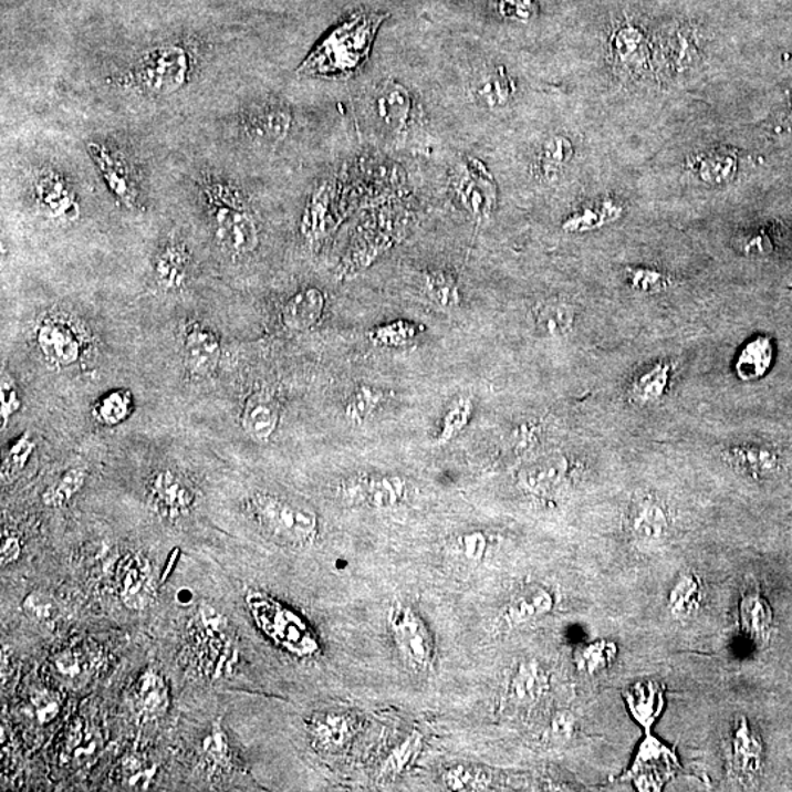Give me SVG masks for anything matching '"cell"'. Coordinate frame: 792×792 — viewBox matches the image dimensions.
Wrapping results in <instances>:
<instances>
[{
    "label": "cell",
    "instance_id": "cell-17",
    "mask_svg": "<svg viewBox=\"0 0 792 792\" xmlns=\"http://www.w3.org/2000/svg\"><path fill=\"white\" fill-rule=\"evenodd\" d=\"M40 353L55 366L67 367L76 363L81 354V341L67 323L49 319L35 332Z\"/></svg>",
    "mask_w": 792,
    "mask_h": 792
},
{
    "label": "cell",
    "instance_id": "cell-13",
    "mask_svg": "<svg viewBox=\"0 0 792 792\" xmlns=\"http://www.w3.org/2000/svg\"><path fill=\"white\" fill-rule=\"evenodd\" d=\"M147 502L157 515L175 523L191 514L196 506V493L177 472L164 470L153 476L148 483Z\"/></svg>",
    "mask_w": 792,
    "mask_h": 792
},
{
    "label": "cell",
    "instance_id": "cell-50",
    "mask_svg": "<svg viewBox=\"0 0 792 792\" xmlns=\"http://www.w3.org/2000/svg\"><path fill=\"white\" fill-rule=\"evenodd\" d=\"M737 247L742 254L751 256V258L759 256L760 258V256L771 254L775 250V236L768 228L753 229L738 238Z\"/></svg>",
    "mask_w": 792,
    "mask_h": 792
},
{
    "label": "cell",
    "instance_id": "cell-42",
    "mask_svg": "<svg viewBox=\"0 0 792 792\" xmlns=\"http://www.w3.org/2000/svg\"><path fill=\"white\" fill-rule=\"evenodd\" d=\"M535 326L548 336H562L574 325L575 313L570 304L546 301L534 310Z\"/></svg>",
    "mask_w": 792,
    "mask_h": 792
},
{
    "label": "cell",
    "instance_id": "cell-22",
    "mask_svg": "<svg viewBox=\"0 0 792 792\" xmlns=\"http://www.w3.org/2000/svg\"><path fill=\"white\" fill-rule=\"evenodd\" d=\"M294 116L282 103H265L254 107L244 118V128L251 138L264 143H281L291 133Z\"/></svg>",
    "mask_w": 792,
    "mask_h": 792
},
{
    "label": "cell",
    "instance_id": "cell-48",
    "mask_svg": "<svg viewBox=\"0 0 792 792\" xmlns=\"http://www.w3.org/2000/svg\"><path fill=\"white\" fill-rule=\"evenodd\" d=\"M471 413V399L467 398V396L458 398L456 403L449 407L448 411L445 413L436 444H448L449 440H452L456 436L460 435L463 427H466L468 421H470Z\"/></svg>",
    "mask_w": 792,
    "mask_h": 792
},
{
    "label": "cell",
    "instance_id": "cell-15",
    "mask_svg": "<svg viewBox=\"0 0 792 792\" xmlns=\"http://www.w3.org/2000/svg\"><path fill=\"white\" fill-rule=\"evenodd\" d=\"M652 56V42L646 31L624 21L609 35V60L619 75L636 76L645 72Z\"/></svg>",
    "mask_w": 792,
    "mask_h": 792
},
{
    "label": "cell",
    "instance_id": "cell-51",
    "mask_svg": "<svg viewBox=\"0 0 792 792\" xmlns=\"http://www.w3.org/2000/svg\"><path fill=\"white\" fill-rule=\"evenodd\" d=\"M627 279L634 290L645 294L664 291L670 285V279L665 273L650 268H629Z\"/></svg>",
    "mask_w": 792,
    "mask_h": 792
},
{
    "label": "cell",
    "instance_id": "cell-43",
    "mask_svg": "<svg viewBox=\"0 0 792 792\" xmlns=\"http://www.w3.org/2000/svg\"><path fill=\"white\" fill-rule=\"evenodd\" d=\"M134 409L132 393L127 389L111 390L94 405L93 414L103 426L115 427L127 420Z\"/></svg>",
    "mask_w": 792,
    "mask_h": 792
},
{
    "label": "cell",
    "instance_id": "cell-53",
    "mask_svg": "<svg viewBox=\"0 0 792 792\" xmlns=\"http://www.w3.org/2000/svg\"><path fill=\"white\" fill-rule=\"evenodd\" d=\"M457 544L463 560L471 564H480L488 555L490 542L483 531L476 530L463 533Z\"/></svg>",
    "mask_w": 792,
    "mask_h": 792
},
{
    "label": "cell",
    "instance_id": "cell-46",
    "mask_svg": "<svg viewBox=\"0 0 792 792\" xmlns=\"http://www.w3.org/2000/svg\"><path fill=\"white\" fill-rule=\"evenodd\" d=\"M87 479V472L83 468L74 467L65 471L61 479L46 489L43 493L44 506L51 508H62L83 489Z\"/></svg>",
    "mask_w": 792,
    "mask_h": 792
},
{
    "label": "cell",
    "instance_id": "cell-16",
    "mask_svg": "<svg viewBox=\"0 0 792 792\" xmlns=\"http://www.w3.org/2000/svg\"><path fill=\"white\" fill-rule=\"evenodd\" d=\"M624 525L629 538L637 542H659L668 538L673 528V517L668 507L658 498L638 497L629 503Z\"/></svg>",
    "mask_w": 792,
    "mask_h": 792
},
{
    "label": "cell",
    "instance_id": "cell-37",
    "mask_svg": "<svg viewBox=\"0 0 792 792\" xmlns=\"http://www.w3.org/2000/svg\"><path fill=\"white\" fill-rule=\"evenodd\" d=\"M574 156V144L566 135H552L540 148L538 169L540 177L553 181L564 173Z\"/></svg>",
    "mask_w": 792,
    "mask_h": 792
},
{
    "label": "cell",
    "instance_id": "cell-58",
    "mask_svg": "<svg viewBox=\"0 0 792 792\" xmlns=\"http://www.w3.org/2000/svg\"><path fill=\"white\" fill-rule=\"evenodd\" d=\"M35 444L29 431L15 440L8 452V466L13 468H24L29 462L31 454L34 452Z\"/></svg>",
    "mask_w": 792,
    "mask_h": 792
},
{
    "label": "cell",
    "instance_id": "cell-5",
    "mask_svg": "<svg viewBox=\"0 0 792 792\" xmlns=\"http://www.w3.org/2000/svg\"><path fill=\"white\" fill-rule=\"evenodd\" d=\"M246 601L256 624L279 647L299 656L316 654V637L299 615L258 592L247 594Z\"/></svg>",
    "mask_w": 792,
    "mask_h": 792
},
{
    "label": "cell",
    "instance_id": "cell-28",
    "mask_svg": "<svg viewBox=\"0 0 792 792\" xmlns=\"http://www.w3.org/2000/svg\"><path fill=\"white\" fill-rule=\"evenodd\" d=\"M553 606H555V597L551 591L544 587H530L508 602L502 619L508 627H520L551 614Z\"/></svg>",
    "mask_w": 792,
    "mask_h": 792
},
{
    "label": "cell",
    "instance_id": "cell-20",
    "mask_svg": "<svg viewBox=\"0 0 792 792\" xmlns=\"http://www.w3.org/2000/svg\"><path fill=\"white\" fill-rule=\"evenodd\" d=\"M569 472V460L560 454H552L525 463L520 471L519 481L525 492L543 497L560 489L565 483Z\"/></svg>",
    "mask_w": 792,
    "mask_h": 792
},
{
    "label": "cell",
    "instance_id": "cell-10",
    "mask_svg": "<svg viewBox=\"0 0 792 792\" xmlns=\"http://www.w3.org/2000/svg\"><path fill=\"white\" fill-rule=\"evenodd\" d=\"M31 186L35 202L53 222L67 225L80 218L79 196L74 186L60 170L40 169Z\"/></svg>",
    "mask_w": 792,
    "mask_h": 792
},
{
    "label": "cell",
    "instance_id": "cell-61",
    "mask_svg": "<svg viewBox=\"0 0 792 792\" xmlns=\"http://www.w3.org/2000/svg\"><path fill=\"white\" fill-rule=\"evenodd\" d=\"M22 553L21 540L18 535H3L0 548V564L8 566L20 560Z\"/></svg>",
    "mask_w": 792,
    "mask_h": 792
},
{
    "label": "cell",
    "instance_id": "cell-4",
    "mask_svg": "<svg viewBox=\"0 0 792 792\" xmlns=\"http://www.w3.org/2000/svg\"><path fill=\"white\" fill-rule=\"evenodd\" d=\"M192 55L181 43H165L144 53L127 74V83L148 96H170L191 79Z\"/></svg>",
    "mask_w": 792,
    "mask_h": 792
},
{
    "label": "cell",
    "instance_id": "cell-7",
    "mask_svg": "<svg viewBox=\"0 0 792 792\" xmlns=\"http://www.w3.org/2000/svg\"><path fill=\"white\" fill-rule=\"evenodd\" d=\"M451 187L457 201L472 219L486 220L493 213L498 188L483 161L462 157L452 170Z\"/></svg>",
    "mask_w": 792,
    "mask_h": 792
},
{
    "label": "cell",
    "instance_id": "cell-31",
    "mask_svg": "<svg viewBox=\"0 0 792 792\" xmlns=\"http://www.w3.org/2000/svg\"><path fill=\"white\" fill-rule=\"evenodd\" d=\"M188 265H190V256L186 247L169 242L157 253L153 263L157 285L168 292L183 290L188 278Z\"/></svg>",
    "mask_w": 792,
    "mask_h": 792
},
{
    "label": "cell",
    "instance_id": "cell-36",
    "mask_svg": "<svg viewBox=\"0 0 792 792\" xmlns=\"http://www.w3.org/2000/svg\"><path fill=\"white\" fill-rule=\"evenodd\" d=\"M309 732L317 749L335 751L348 742L353 726L345 715H317L310 722Z\"/></svg>",
    "mask_w": 792,
    "mask_h": 792
},
{
    "label": "cell",
    "instance_id": "cell-44",
    "mask_svg": "<svg viewBox=\"0 0 792 792\" xmlns=\"http://www.w3.org/2000/svg\"><path fill=\"white\" fill-rule=\"evenodd\" d=\"M423 746V736L418 731H413L400 744L396 746L382 764L379 777L382 780H393V778L403 775L420 754Z\"/></svg>",
    "mask_w": 792,
    "mask_h": 792
},
{
    "label": "cell",
    "instance_id": "cell-29",
    "mask_svg": "<svg viewBox=\"0 0 792 792\" xmlns=\"http://www.w3.org/2000/svg\"><path fill=\"white\" fill-rule=\"evenodd\" d=\"M775 362V344L768 335L747 341L736 359V373L742 382H755L767 376Z\"/></svg>",
    "mask_w": 792,
    "mask_h": 792
},
{
    "label": "cell",
    "instance_id": "cell-60",
    "mask_svg": "<svg viewBox=\"0 0 792 792\" xmlns=\"http://www.w3.org/2000/svg\"><path fill=\"white\" fill-rule=\"evenodd\" d=\"M575 727L574 717L571 713L561 712L552 719L549 737L555 741H569L573 737Z\"/></svg>",
    "mask_w": 792,
    "mask_h": 792
},
{
    "label": "cell",
    "instance_id": "cell-30",
    "mask_svg": "<svg viewBox=\"0 0 792 792\" xmlns=\"http://www.w3.org/2000/svg\"><path fill=\"white\" fill-rule=\"evenodd\" d=\"M706 588L704 580L695 571H686L675 580L666 598L670 616L675 619H688L699 614L704 606Z\"/></svg>",
    "mask_w": 792,
    "mask_h": 792
},
{
    "label": "cell",
    "instance_id": "cell-64",
    "mask_svg": "<svg viewBox=\"0 0 792 792\" xmlns=\"http://www.w3.org/2000/svg\"><path fill=\"white\" fill-rule=\"evenodd\" d=\"M789 123H792V107H791V112H790Z\"/></svg>",
    "mask_w": 792,
    "mask_h": 792
},
{
    "label": "cell",
    "instance_id": "cell-59",
    "mask_svg": "<svg viewBox=\"0 0 792 792\" xmlns=\"http://www.w3.org/2000/svg\"><path fill=\"white\" fill-rule=\"evenodd\" d=\"M33 705L40 723H49L60 713V704L49 692H39L38 696H34Z\"/></svg>",
    "mask_w": 792,
    "mask_h": 792
},
{
    "label": "cell",
    "instance_id": "cell-47",
    "mask_svg": "<svg viewBox=\"0 0 792 792\" xmlns=\"http://www.w3.org/2000/svg\"><path fill=\"white\" fill-rule=\"evenodd\" d=\"M442 782L449 791H486L489 790L490 777L480 769L458 764L444 772Z\"/></svg>",
    "mask_w": 792,
    "mask_h": 792
},
{
    "label": "cell",
    "instance_id": "cell-18",
    "mask_svg": "<svg viewBox=\"0 0 792 792\" xmlns=\"http://www.w3.org/2000/svg\"><path fill=\"white\" fill-rule=\"evenodd\" d=\"M623 697L634 721L645 729L646 733H650L665 709L664 686L655 679H640L629 684L623 691Z\"/></svg>",
    "mask_w": 792,
    "mask_h": 792
},
{
    "label": "cell",
    "instance_id": "cell-52",
    "mask_svg": "<svg viewBox=\"0 0 792 792\" xmlns=\"http://www.w3.org/2000/svg\"><path fill=\"white\" fill-rule=\"evenodd\" d=\"M499 17L511 22H530L539 15V0H497Z\"/></svg>",
    "mask_w": 792,
    "mask_h": 792
},
{
    "label": "cell",
    "instance_id": "cell-32",
    "mask_svg": "<svg viewBox=\"0 0 792 792\" xmlns=\"http://www.w3.org/2000/svg\"><path fill=\"white\" fill-rule=\"evenodd\" d=\"M738 623L750 640L764 643L771 636L773 612L767 598L759 592H747L740 602Z\"/></svg>",
    "mask_w": 792,
    "mask_h": 792
},
{
    "label": "cell",
    "instance_id": "cell-19",
    "mask_svg": "<svg viewBox=\"0 0 792 792\" xmlns=\"http://www.w3.org/2000/svg\"><path fill=\"white\" fill-rule=\"evenodd\" d=\"M414 110V98L405 85L395 80L385 81L377 88L375 111L382 125L399 134L407 129Z\"/></svg>",
    "mask_w": 792,
    "mask_h": 792
},
{
    "label": "cell",
    "instance_id": "cell-57",
    "mask_svg": "<svg viewBox=\"0 0 792 792\" xmlns=\"http://www.w3.org/2000/svg\"><path fill=\"white\" fill-rule=\"evenodd\" d=\"M202 751L216 764H225L229 760V746L227 737L220 727H215L210 736L202 742Z\"/></svg>",
    "mask_w": 792,
    "mask_h": 792
},
{
    "label": "cell",
    "instance_id": "cell-23",
    "mask_svg": "<svg viewBox=\"0 0 792 792\" xmlns=\"http://www.w3.org/2000/svg\"><path fill=\"white\" fill-rule=\"evenodd\" d=\"M279 414L277 399L265 390H256L242 408L241 427L250 438L268 442L278 429Z\"/></svg>",
    "mask_w": 792,
    "mask_h": 792
},
{
    "label": "cell",
    "instance_id": "cell-40",
    "mask_svg": "<svg viewBox=\"0 0 792 792\" xmlns=\"http://www.w3.org/2000/svg\"><path fill=\"white\" fill-rule=\"evenodd\" d=\"M616 656H618V645L615 642L601 638V640H594L579 647L574 652V665L580 673L592 677V675L609 669L616 660Z\"/></svg>",
    "mask_w": 792,
    "mask_h": 792
},
{
    "label": "cell",
    "instance_id": "cell-35",
    "mask_svg": "<svg viewBox=\"0 0 792 792\" xmlns=\"http://www.w3.org/2000/svg\"><path fill=\"white\" fill-rule=\"evenodd\" d=\"M134 697L135 706L143 717L159 718L168 712L169 688L166 686L165 679L155 670L148 669L138 678Z\"/></svg>",
    "mask_w": 792,
    "mask_h": 792
},
{
    "label": "cell",
    "instance_id": "cell-12",
    "mask_svg": "<svg viewBox=\"0 0 792 792\" xmlns=\"http://www.w3.org/2000/svg\"><path fill=\"white\" fill-rule=\"evenodd\" d=\"M763 742L746 717H736L728 732L729 767L741 784H753L763 771Z\"/></svg>",
    "mask_w": 792,
    "mask_h": 792
},
{
    "label": "cell",
    "instance_id": "cell-55",
    "mask_svg": "<svg viewBox=\"0 0 792 792\" xmlns=\"http://www.w3.org/2000/svg\"><path fill=\"white\" fill-rule=\"evenodd\" d=\"M417 327L407 322H395L371 332V340L381 345H403L417 335Z\"/></svg>",
    "mask_w": 792,
    "mask_h": 792
},
{
    "label": "cell",
    "instance_id": "cell-6",
    "mask_svg": "<svg viewBox=\"0 0 792 792\" xmlns=\"http://www.w3.org/2000/svg\"><path fill=\"white\" fill-rule=\"evenodd\" d=\"M388 628L396 652L405 666L427 673L435 660L434 637L421 616L405 603L395 602L388 611Z\"/></svg>",
    "mask_w": 792,
    "mask_h": 792
},
{
    "label": "cell",
    "instance_id": "cell-11",
    "mask_svg": "<svg viewBox=\"0 0 792 792\" xmlns=\"http://www.w3.org/2000/svg\"><path fill=\"white\" fill-rule=\"evenodd\" d=\"M87 152L103 183L116 200L128 209H134L138 201L137 179L124 153L103 142H88Z\"/></svg>",
    "mask_w": 792,
    "mask_h": 792
},
{
    "label": "cell",
    "instance_id": "cell-63",
    "mask_svg": "<svg viewBox=\"0 0 792 792\" xmlns=\"http://www.w3.org/2000/svg\"><path fill=\"white\" fill-rule=\"evenodd\" d=\"M192 598H195V594H192L191 591H188V588H183V591L177 593V601L178 603H181V605H188V603L192 602Z\"/></svg>",
    "mask_w": 792,
    "mask_h": 792
},
{
    "label": "cell",
    "instance_id": "cell-41",
    "mask_svg": "<svg viewBox=\"0 0 792 792\" xmlns=\"http://www.w3.org/2000/svg\"><path fill=\"white\" fill-rule=\"evenodd\" d=\"M425 291L431 303L440 309H456L461 303V291L456 274L444 269L425 274Z\"/></svg>",
    "mask_w": 792,
    "mask_h": 792
},
{
    "label": "cell",
    "instance_id": "cell-27",
    "mask_svg": "<svg viewBox=\"0 0 792 792\" xmlns=\"http://www.w3.org/2000/svg\"><path fill=\"white\" fill-rule=\"evenodd\" d=\"M325 295L319 288H303L283 304V325L295 332L312 330L321 321L325 312Z\"/></svg>",
    "mask_w": 792,
    "mask_h": 792
},
{
    "label": "cell",
    "instance_id": "cell-1",
    "mask_svg": "<svg viewBox=\"0 0 792 792\" xmlns=\"http://www.w3.org/2000/svg\"><path fill=\"white\" fill-rule=\"evenodd\" d=\"M388 17L389 13L358 9L342 18L305 58L300 74L321 79L355 74L366 64L377 31Z\"/></svg>",
    "mask_w": 792,
    "mask_h": 792
},
{
    "label": "cell",
    "instance_id": "cell-8",
    "mask_svg": "<svg viewBox=\"0 0 792 792\" xmlns=\"http://www.w3.org/2000/svg\"><path fill=\"white\" fill-rule=\"evenodd\" d=\"M678 771L677 753L652 733H646L627 778L638 791H661Z\"/></svg>",
    "mask_w": 792,
    "mask_h": 792
},
{
    "label": "cell",
    "instance_id": "cell-39",
    "mask_svg": "<svg viewBox=\"0 0 792 792\" xmlns=\"http://www.w3.org/2000/svg\"><path fill=\"white\" fill-rule=\"evenodd\" d=\"M669 379V364L664 362L655 364L634 379L629 394L638 404L658 403L668 393Z\"/></svg>",
    "mask_w": 792,
    "mask_h": 792
},
{
    "label": "cell",
    "instance_id": "cell-34",
    "mask_svg": "<svg viewBox=\"0 0 792 792\" xmlns=\"http://www.w3.org/2000/svg\"><path fill=\"white\" fill-rule=\"evenodd\" d=\"M699 33L690 25H678L664 39V55L670 70H688L700 60Z\"/></svg>",
    "mask_w": 792,
    "mask_h": 792
},
{
    "label": "cell",
    "instance_id": "cell-25",
    "mask_svg": "<svg viewBox=\"0 0 792 792\" xmlns=\"http://www.w3.org/2000/svg\"><path fill=\"white\" fill-rule=\"evenodd\" d=\"M726 460L738 472L755 480L775 476L782 468L780 452L754 444L729 448L726 452Z\"/></svg>",
    "mask_w": 792,
    "mask_h": 792
},
{
    "label": "cell",
    "instance_id": "cell-14",
    "mask_svg": "<svg viewBox=\"0 0 792 792\" xmlns=\"http://www.w3.org/2000/svg\"><path fill=\"white\" fill-rule=\"evenodd\" d=\"M121 602L132 611H144L156 601V582L150 561L143 553L128 552L116 569Z\"/></svg>",
    "mask_w": 792,
    "mask_h": 792
},
{
    "label": "cell",
    "instance_id": "cell-3",
    "mask_svg": "<svg viewBox=\"0 0 792 792\" xmlns=\"http://www.w3.org/2000/svg\"><path fill=\"white\" fill-rule=\"evenodd\" d=\"M247 512L265 535L285 546H310L317 539L316 512L299 503L272 493L256 492L247 501Z\"/></svg>",
    "mask_w": 792,
    "mask_h": 792
},
{
    "label": "cell",
    "instance_id": "cell-62",
    "mask_svg": "<svg viewBox=\"0 0 792 792\" xmlns=\"http://www.w3.org/2000/svg\"><path fill=\"white\" fill-rule=\"evenodd\" d=\"M56 666L66 677H75L80 673L79 659H76L75 655L67 654V652L56 659Z\"/></svg>",
    "mask_w": 792,
    "mask_h": 792
},
{
    "label": "cell",
    "instance_id": "cell-56",
    "mask_svg": "<svg viewBox=\"0 0 792 792\" xmlns=\"http://www.w3.org/2000/svg\"><path fill=\"white\" fill-rule=\"evenodd\" d=\"M20 408L21 398L15 381L3 372L2 381H0V420H2V427L8 425L9 418L20 411Z\"/></svg>",
    "mask_w": 792,
    "mask_h": 792
},
{
    "label": "cell",
    "instance_id": "cell-49",
    "mask_svg": "<svg viewBox=\"0 0 792 792\" xmlns=\"http://www.w3.org/2000/svg\"><path fill=\"white\" fill-rule=\"evenodd\" d=\"M330 184H323L310 198L308 210L303 220V231L310 238H316L323 232L326 223L327 207H330Z\"/></svg>",
    "mask_w": 792,
    "mask_h": 792
},
{
    "label": "cell",
    "instance_id": "cell-33",
    "mask_svg": "<svg viewBox=\"0 0 792 792\" xmlns=\"http://www.w3.org/2000/svg\"><path fill=\"white\" fill-rule=\"evenodd\" d=\"M623 213L624 207L619 202L612 198H605V200L588 202V205L580 207L565 219L562 229L570 233L596 231V229L616 222Z\"/></svg>",
    "mask_w": 792,
    "mask_h": 792
},
{
    "label": "cell",
    "instance_id": "cell-26",
    "mask_svg": "<svg viewBox=\"0 0 792 792\" xmlns=\"http://www.w3.org/2000/svg\"><path fill=\"white\" fill-rule=\"evenodd\" d=\"M517 85L507 67L497 65L479 72L471 83V94L477 105L486 110H499L514 97Z\"/></svg>",
    "mask_w": 792,
    "mask_h": 792
},
{
    "label": "cell",
    "instance_id": "cell-9",
    "mask_svg": "<svg viewBox=\"0 0 792 792\" xmlns=\"http://www.w3.org/2000/svg\"><path fill=\"white\" fill-rule=\"evenodd\" d=\"M340 493L350 506L390 510L405 501L408 483L399 476L364 475L345 480Z\"/></svg>",
    "mask_w": 792,
    "mask_h": 792
},
{
    "label": "cell",
    "instance_id": "cell-54",
    "mask_svg": "<svg viewBox=\"0 0 792 792\" xmlns=\"http://www.w3.org/2000/svg\"><path fill=\"white\" fill-rule=\"evenodd\" d=\"M22 609H24L27 616L39 621V623H49V621L55 618L58 612L53 598L43 592L27 594L24 602H22Z\"/></svg>",
    "mask_w": 792,
    "mask_h": 792
},
{
    "label": "cell",
    "instance_id": "cell-38",
    "mask_svg": "<svg viewBox=\"0 0 792 792\" xmlns=\"http://www.w3.org/2000/svg\"><path fill=\"white\" fill-rule=\"evenodd\" d=\"M695 168L701 181L721 186L736 178L738 157L727 150L704 153L695 160Z\"/></svg>",
    "mask_w": 792,
    "mask_h": 792
},
{
    "label": "cell",
    "instance_id": "cell-45",
    "mask_svg": "<svg viewBox=\"0 0 792 792\" xmlns=\"http://www.w3.org/2000/svg\"><path fill=\"white\" fill-rule=\"evenodd\" d=\"M385 398L384 390L372 385H358L346 403L345 416L353 425H363L384 403Z\"/></svg>",
    "mask_w": 792,
    "mask_h": 792
},
{
    "label": "cell",
    "instance_id": "cell-24",
    "mask_svg": "<svg viewBox=\"0 0 792 792\" xmlns=\"http://www.w3.org/2000/svg\"><path fill=\"white\" fill-rule=\"evenodd\" d=\"M549 691V675L538 660L520 661L507 684V700L511 705L524 708L534 705Z\"/></svg>",
    "mask_w": 792,
    "mask_h": 792
},
{
    "label": "cell",
    "instance_id": "cell-21",
    "mask_svg": "<svg viewBox=\"0 0 792 792\" xmlns=\"http://www.w3.org/2000/svg\"><path fill=\"white\" fill-rule=\"evenodd\" d=\"M222 345L210 327L192 325L184 337V358L195 376L207 377L218 367Z\"/></svg>",
    "mask_w": 792,
    "mask_h": 792
},
{
    "label": "cell",
    "instance_id": "cell-2",
    "mask_svg": "<svg viewBox=\"0 0 792 792\" xmlns=\"http://www.w3.org/2000/svg\"><path fill=\"white\" fill-rule=\"evenodd\" d=\"M198 187L209 206L218 244L231 256L253 253L260 240L258 220L236 184L216 175H202Z\"/></svg>",
    "mask_w": 792,
    "mask_h": 792
}]
</instances>
